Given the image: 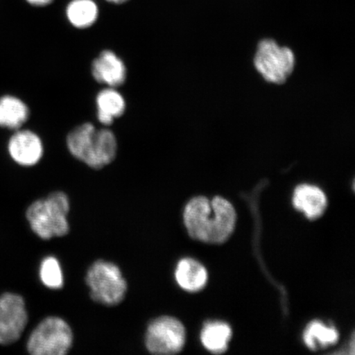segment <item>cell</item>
<instances>
[{
	"instance_id": "obj_12",
	"label": "cell",
	"mask_w": 355,
	"mask_h": 355,
	"mask_svg": "<svg viewBox=\"0 0 355 355\" xmlns=\"http://www.w3.org/2000/svg\"><path fill=\"white\" fill-rule=\"evenodd\" d=\"M293 204L296 209L304 211L309 219L315 220L322 216L327 201L322 189L313 185L301 184L295 190Z\"/></svg>"
},
{
	"instance_id": "obj_7",
	"label": "cell",
	"mask_w": 355,
	"mask_h": 355,
	"mask_svg": "<svg viewBox=\"0 0 355 355\" xmlns=\"http://www.w3.org/2000/svg\"><path fill=\"white\" fill-rule=\"evenodd\" d=\"M28 323L25 302L20 295L0 297V344L10 345L19 339Z\"/></svg>"
},
{
	"instance_id": "obj_18",
	"label": "cell",
	"mask_w": 355,
	"mask_h": 355,
	"mask_svg": "<svg viewBox=\"0 0 355 355\" xmlns=\"http://www.w3.org/2000/svg\"><path fill=\"white\" fill-rule=\"evenodd\" d=\"M44 285L50 288H60L64 285L63 274L59 261L54 257L44 259L40 270Z\"/></svg>"
},
{
	"instance_id": "obj_9",
	"label": "cell",
	"mask_w": 355,
	"mask_h": 355,
	"mask_svg": "<svg viewBox=\"0 0 355 355\" xmlns=\"http://www.w3.org/2000/svg\"><path fill=\"white\" fill-rule=\"evenodd\" d=\"M8 150L11 158L22 166H33L44 154L43 141L35 132L17 130L8 141Z\"/></svg>"
},
{
	"instance_id": "obj_2",
	"label": "cell",
	"mask_w": 355,
	"mask_h": 355,
	"mask_svg": "<svg viewBox=\"0 0 355 355\" xmlns=\"http://www.w3.org/2000/svg\"><path fill=\"white\" fill-rule=\"evenodd\" d=\"M69 211L68 196L63 192H55L46 199L33 202L26 211V217L33 232L47 241L69 233Z\"/></svg>"
},
{
	"instance_id": "obj_4",
	"label": "cell",
	"mask_w": 355,
	"mask_h": 355,
	"mask_svg": "<svg viewBox=\"0 0 355 355\" xmlns=\"http://www.w3.org/2000/svg\"><path fill=\"white\" fill-rule=\"evenodd\" d=\"M87 284L92 299L108 306L121 303L127 291V283L116 265L99 260L89 268Z\"/></svg>"
},
{
	"instance_id": "obj_6",
	"label": "cell",
	"mask_w": 355,
	"mask_h": 355,
	"mask_svg": "<svg viewBox=\"0 0 355 355\" xmlns=\"http://www.w3.org/2000/svg\"><path fill=\"white\" fill-rule=\"evenodd\" d=\"M185 328L178 319L164 316L155 319L146 334V346L155 354H174L183 349Z\"/></svg>"
},
{
	"instance_id": "obj_15",
	"label": "cell",
	"mask_w": 355,
	"mask_h": 355,
	"mask_svg": "<svg viewBox=\"0 0 355 355\" xmlns=\"http://www.w3.org/2000/svg\"><path fill=\"white\" fill-rule=\"evenodd\" d=\"M232 328L228 324L214 322L206 324L201 333L202 343L209 352L222 354L228 348L232 338Z\"/></svg>"
},
{
	"instance_id": "obj_13",
	"label": "cell",
	"mask_w": 355,
	"mask_h": 355,
	"mask_svg": "<svg viewBox=\"0 0 355 355\" xmlns=\"http://www.w3.org/2000/svg\"><path fill=\"white\" fill-rule=\"evenodd\" d=\"M30 110L19 97L6 95L0 98V127L17 130L28 121Z\"/></svg>"
},
{
	"instance_id": "obj_16",
	"label": "cell",
	"mask_w": 355,
	"mask_h": 355,
	"mask_svg": "<svg viewBox=\"0 0 355 355\" xmlns=\"http://www.w3.org/2000/svg\"><path fill=\"white\" fill-rule=\"evenodd\" d=\"M67 17L74 28H90L98 19L99 11L92 0H73L67 8Z\"/></svg>"
},
{
	"instance_id": "obj_5",
	"label": "cell",
	"mask_w": 355,
	"mask_h": 355,
	"mask_svg": "<svg viewBox=\"0 0 355 355\" xmlns=\"http://www.w3.org/2000/svg\"><path fill=\"white\" fill-rule=\"evenodd\" d=\"M73 344V333L63 319L50 317L39 324L31 335L28 349L33 355H64Z\"/></svg>"
},
{
	"instance_id": "obj_3",
	"label": "cell",
	"mask_w": 355,
	"mask_h": 355,
	"mask_svg": "<svg viewBox=\"0 0 355 355\" xmlns=\"http://www.w3.org/2000/svg\"><path fill=\"white\" fill-rule=\"evenodd\" d=\"M254 64L265 81L282 85L294 72L295 56L290 48L279 46L272 39H265L257 46Z\"/></svg>"
},
{
	"instance_id": "obj_19",
	"label": "cell",
	"mask_w": 355,
	"mask_h": 355,
	"mask_svg": "<svg viewBox=\"0 0 355 355\" xmlns=\"http://www.w3.org/2000/svg\"><path fill=\"white\" fill-rule=\"evenodd\" d=\"M26 1L33 6L43 7L51 3L53 0H26Z\"/></svg>"
},
{
	"instance_id": "obj_1",
	"label": "cell",
	"mask_w": 355,
	"mask_h": 355,
	"mask_svg": "<svg viewBox=\"0 0 355 355\" xmlns=\"http://www.w3.org/2000/svg\"><path fill=\"white\" fill-rule=\"evenodd\" d=\"M184 223L191 237L208 243H222L234 232L236 213L232 204L216 197L194 198L185 207Z\"/></svg>"
},
{
	"instance_id": "obj_17",
	"label": "cell",
	"mask_w": 355,
	"mask_h": 355,
	"mask_svg": "<svg viewBox=\"0 0 355 355\" xmlns=\"http://www.w3.org/2000/svg\"><path fill=\"white\" fill-rule=\"evenodd\" d=\"M338 339L339 333L335 328L327 327L319 321L310 322L304 333L305 344L313 350L334 345Z\"/></svg>"
},
{
	"instance_id": "obj_20",
	"label": "cell",
	"mask_w": 355,
	"mask_h": 355,
	"mask_svg": "<svg viewBox=\"0 0 355 355\" xmlns=\"http://www.w3.org/2000/svg\"><path fill=\"white\" fill-rule=\"evenodd\" d=\"M110 3L121 4L128 1V0H107Z\"/></svg>"
},
{
	"instance_id": "obj_11",
	"label": "cell",
	"mask_w": 355,
	"mask_h": 355,
	"mask_svg": "<svg viewBox=\"0 0 355 355\" xmlns=\"http://www.w3.org/2000/svg\"><path fill=\"white\" fill-rule=\"evenodd\" d=\"M126 101L117 88L106 87L96 96V119L105 127L110 126L115 119L125 113Z\"/></svg>"
},
{
	"instance_id": "obj_10",
	"label": "cell",
	"mask_w": 355,
	"mask_h": 355,
	"mask_svg": "<svg viewBox=\"0 0 355 355\" xmlns=\"http://www.w3.org/2000/svg\"><path fill=\"white\" fill-rule=\"evenodd\" d=\"M92 75L97 83L118 88L126 82L127 67L116 53L104 50L92 61Z\"/></svg>"
},
{
	"instance_id": "obj_8",
	"label": "cell",
	"mask_w": 355,
	"mask_h": 355,
	"mask_svg": "<svg viewBox=\"0 0 355 355\" xmlns=\"http://www.w3.org/2000/svg\"><path fill=\"white\" fill-rule=\"evenodd\" d=\"M118 140L114 132L107 128H96L84 148L80 162L90 168H103L116 158Z\"/></svg>"
},
{
	"instance_id": "obj_14",
	"label": "cell",
	"mask_w": 355,
	"mask_h": 355,
	"mask_svg": "<svg viewBox=\"0 0 355 355\" xmlns=\"http://www.w3.org/2000/svg\"><path fill=\"white\" fill-rule=\"evenodd\" d=\"M175 278L178 284L184 291L197 292L206 286L207 272L198 261L184 259L178 263Z\"/></svg>"
}]
</instances>
